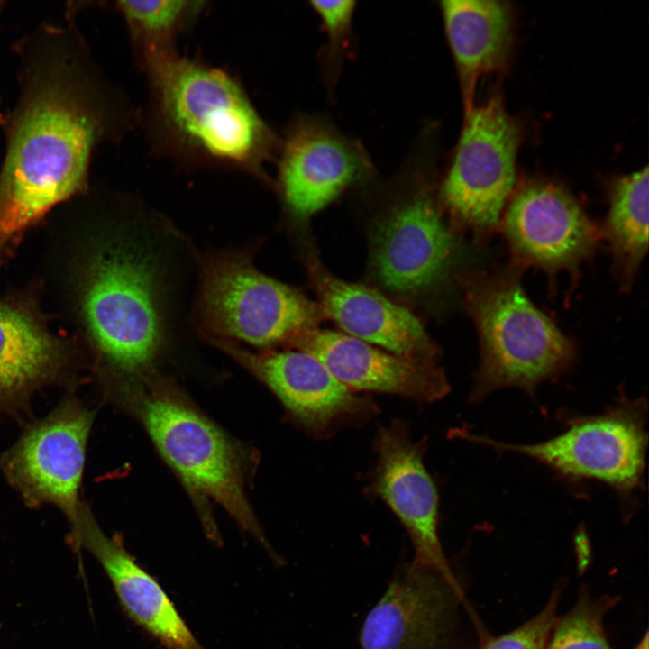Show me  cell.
I'll return each instance as SVG.
<instances>
[{
	"label": "cell",
	"instance_id": "obj_1",
	"mask_svg": "<svg viewBox=\"0 0 649 649\" xmlns=\"http://www.w3.org/2000/svg\"><path fill=\"white\" fill-rule=\"evenodd\" d=\"M8 131L0 177V251L80 190L92 153L137 125L139 108L65 58L34 71Z\"/></svg>",
	"mask_w": 649,
	"mask_h": 649
},
{
	"label": "cell",
	"instance_id": "obj_2",
	"mask_svg": "<svg viewBox=\"0 0 649 649\" xmlns=\"http://www.w3.org/2000/svg\"><path fill=\"white\" fill-rule=\"evenodd\" d=\"M143 74L138 127L152 154L180 169L235 171L272 185L265 168L280 138L236 76L180 53Z\"/></svg>",
	"mask_w": 649,
	"mask_h": 649
},
{
	"label": "cell",
	"instance_id": "obj_3",
	"mask_svg": "<svg viewBox=\"0 0 649 649\" xmlns=\"http://www.w3.org/2000/svg\"><path fill=\"white\" fill-rule=\"evenodd\" d=\"M140 206L87 263L82 312L100 354L117 370L142 374L173 339L169 245L179 234Z\"/></svg>",
	"mask_w": 649,
	"mask_h": 649
},
{
	"label": "cell",
	"instance_id": "obj_4",
	"mask_svg": "<svg viewBox=\"0 0 649 649\" xmlns=\"http://www.w3.org/2000/svg\"><path fill=\"white\" fill-rule=\"evenodd\" d=\"M522 270H469L458 276L464 307L476 326L480 363L471 402L502 388L533 394L545 380L561 375L576 357L574 342L526 295Z\"/></svg>",
	"mask_w": 649,
	"mask_h": 649
},
{
	"label": "cell",
	"instance_id": "obj_5",
	"mask_svg": "<svg viewBox=\"0 0 649 649\" xmlns=\"http://www.w3.org/2000/svg\"><path fill=\"white\" fill-rule=\"evenodd\" d=\"M253 244L202 255L191 320L209 341L274 349L324 317L319 304L254 265Z\"/></svg>",
	"mask_w": 649,
	"mask_h": 649
},
{
	"label": "cell",
	"instance_id": "obj_6",
	"mask_svg": "<svg viewBox=\"0 0 649 649\" xmlns=\"http://www.w3.org/2000/svg\"><path fill=\"white\" fill-rule=\"evenodd\" d=\"M141 416L153 443L189 490L220 505L274 561L246 498L236 448L208 419L164 387L144 393Z\"/></svg>",
	"mask_w": 649,
	"mask_h": 649
},
{
	"label": "cell",
	"instance_id": "obj_7",
	"mask_svg": "<svg viewBox=\"0 0 649 649\" xmlns=\"http://www.w3.org/2000/svg\"><path fill=\"white\" fill-rule=\"evenodd\" d=\"M520 140L519 124L499 94L465 111L440 199L452 225L471 232L479 242L497 228L511 197Z\"/></svg>",
	"mask_w": 649,
	"mask_h": 649
},
{
	"label": "cell",
	"instance_id": "obj_8",
	"mask_svg": "<svg viewBox=\"0 0 649 649\" xmlns=\"http://www.w3.org/2000/svg\"><path fill=\"white\" fill-rule=\"evenodd\" d=\"M644 404H618L601 415L581 417L562 434L541 443L515 444L455 429L453 435L519 453L573 480L602 481L626 498L640 485L645 463L647 434Z\"/></svg>",
	"mask_w": 649,
	"mask_h": 649
},
{
	"label": "cell",
	"instance_id": "obj_9",
	"mask_svg": "<svg viewBox=\"0 0 649 649\" xmlns=\"http://www.w3.org/2000/svg\"><path fill=\"white\" fill-rule=\"evenodd\" d=\"M280 399L288 412L310 434L332 435L361 425L377 413L375 403L337 379L315 356L300 350L252 351L225 341H210Z\"/></svg>",
	"mask_w": 649,
	"mask_h": 649
},
{
	"label": "cell",
	"instance_id": "obj_10",
	"mask_svg": "<svg viewBox=\"0 0 649 649\" xmlns=\"http://www.w3.org/2000/svg\"><path fill=\"white\" fill-rule=\"evenodd\" d=\"M425 440L413 438L400 419L379 429L374 439L377 455L369 490L396 515L409 536L411 562L443 577L464 596L442 547L439 536V498L424 463Z\"/></svg>",
	"mask_w": 649,
	"mask_h": 649
},
{
	"label": "cell",
	"instance_id": "obj_11",
	"mask_svg": "<svg viewBox=\"0 0 649 649\" xmlns=\"http://www.w3.org/2000/svg\"><path fill=\"white\" fill-rule=\"evenodd\" d=\"M512 265L535 267L550 277L576 275L594 252L599 232L576 198L547 180H531L511 195L501 224Z\"/></svg>",
	"mask_w": 649,
	"mask_h": 649
},
{
	"label": "cell",
	"instance_id": "obj_12",
	"mask_svg": "<svg viewBox=\"0 0 649 649\" xmlns=\"http://www.w3.org/2000/svg\"><path fill=\"white\" fill-rule=\"evenodd\" d=\"M275 162L281 199L299 218L320 211L372 171L360 143L330 123L308 116L289 123Z\"/></svg>",
	"mask_w": 649,
	"mask_h": 649
},
{
	"label": "cell",
	"instance_id": "obj_13",
	"mask_svg": "<svg viewBox=\"0 0 649 649\" xmlns=\"http://www.w3.org/2000/svg\"><path fill=\"white\" fill-rule=\"evenodd\" d=\"M91 423V414L79 405L62 404L32 426L3 462L8 479L29 503H52L71 523L81 505L78 489Z\"/></svg>",
	"mask_w": 649,
	"mask_h": 649
},
{
	"label": "cell",
	"instance_id": "obj_14",
	"mask_svg": "<svg viewBox=\"0 0 649 649\" xmlns=\"http://www.w3.org/2000/svg\"><path fill=\"white\" fill-rule=\"evenodd\" d=\"M453 238L432 191L421 185L378 223L372 238L374 271L392 292L425 290L447 271L454 252Z\"/></svg>",
	"mask_w": 649,
	"mask_h": 649
},
{
	"label": "cell",
	"instance_id": "obj_15",
	"mask_svg": "<svg viewBox=\"0 0 649 649\" xmlns=\"http://www.w3.org/2000/svg\"><path fill=\"white\" fill-rule=\"evenodd\" d=\"M458 602L465 597L443 577L410 562L365 617L361 648L444 649Z\"/></svg>",
	"mask_w": 649,
	"mask_h": 649
},
{
	"label": "cell",
	"instance_id": "obj_16",
	"mask_svg": "<svg viewBox=\"0 0 649 649\" xmlns=\"http://www.w3.org/2000/svg\"><path fill=\"white\" fill-rule=\"evenodd\" d=\"M288 345L315 356L355 392L388 393L431 403L450 390L438 361L398 355L346 334L312 328L298 333Z\"/></svg>",
	"mask_w": 649,
	"mask_h": 649
},
{
	"label": "cell",
	"instance_id": "obj_17",
	"mask_svg": "<svg viewBox=\"0 0 649 649\" xmlns=\"http://www.w3.org/2000/svg\"><path fill=\"white\" fill-rule=\"evenodd\" d=\"M306 264L324 316L346 334L398 355L439 362L438 348L407 308L369 287L335 277L315 255L309 254Z\"/></svg>",
	"mask_w": 649,
	"mask_h": 649
},
{
	"label": "cell",
	"instance_id": "obj_18",
	"mask_svg": "<svg viewBox=\"0 0 649 649\" xmlns=\"http://www.w3.org/2000/svg\"><path fill=\"white\" fill-rule=\"evenodd\" d=\"M72 526L76 540L103 566L133 620L167 649H204L160 583L133 560L121 542L100 530L85 506L80 505Z\"/></svg>",
	"mask_w": 649,
	"mask_h": 649
},
{
	"label": "cell",
	"instance_id": "obj_19",
	"mask_svg": "<svg viewBox=\"0 0 649 649\" xmlns=\"http://www.w3.org/2000/svg\"><path fill=\"white\" fill-rule=\"evenodd\" d=\"M453 54L465 111L474 105L480 77L500 70L512 47V10L496 0H444L440 3Z\"/></svg>",
	"mask_w": 649,
	"mask_h": 649
},
{
	"label": "cell",
	"instance_id": "obj_20",
	"mask_svg": "<svg viewBox=\"0 0 649 649\" xmlns=\"http://www.w3.org/2000/svg\"><path fill=\"white\" fill-rule=\"evenodd\" d=\"M60 362L57 341L26 311L0 304V398L51 377Z\"/></svg>",
	"mask_w": 649,
	"mask_h": 649
},
{
	"label": "cell",
	"instance_id": "obj_21",
	"mask_svg": "<svg viewBox=\"0 0 649 649\" xmlns=\"http://www.w3.org/2000/svg\"><path fill=\"white\" fill-rule=\"evenodd\" d=\"M201 0L119 1L137 68L143 73L179 54L178 37L206 9Z\"/></svg>",
	"mask_w": 649,
	"mask_h": 649
},
{
	"label": "cell",
	"instance_id": "obj_22",
	"mask_svg": "<svg viewBox=\"0 0 649 649\" xmlns=\"http://www.w3.org/2000/svg\"><path fill=\"white\" fill-rule=\"evenodd\" d=\"M648 167L616 179L602 233L613 259V270L627 290L648 248Z\"/></svg>",
	"mask_w": 649,
	"mask_h": 649
},
{
	"label": "cell",
	"instance_id": "obj_23",
	"mask_svg": "<svg viewBox=\"0 0 649 649\" xmlns=\"http://www.w3.org/2000/svg\"><path fill=\"white\" fill-rule=\"evenodd\" d=\"M618 598H593L583 589L575 605L557 617L545 649H612L604 627L606 614Z\"/></svg>",
	"mask_w": 649,
	"mask_h": 649
},
{
	"label": "cell",
	"instance_id": "obj_24",
	"mask_svg": "<svg viewBox=\"0 0 649 649\" xmlns=\"http://www.w3.org/2000/svg\"><path fill=\"white\" fill-rule=\"evenodd\" d=\"M561 591L557 588L545 607L518 627L498 636L484 637L480 649H545L557 618Z\"/></svg>",
	"mask_w": 649,
	"mask_h": 649
},
{
	"label": "cell",
	"instance_id": "obj_25",
	"mask_svg": "<svg viewBox=\"0 0 649 649\" xmlns=\"http://www.w3.org/2000/svg\"><path fill=\"white\" fill-rule=\"evenodd\" d=\"M312 8L319 15L323 28L328 35L325 55L332 64L339 59L347 48L355 9L354 1H311Z\"/></svg>",
	"mask_w": 649,
	"mask_h": 649
},
{
	"label": "cell",
	"instance_id": "obj_26",
	"mask_svg": "<svg viewBox=\"0 0 649 649\" xmlns=\"http://www.w3.org/2000/svg\"><path fill=\"white\" fill-rule=\"evenodd\" d=\"M634 649H648V635L644 634L641 641L636 644Z\"/></svg>",
	"mask_w": 649,
	"mask_h": 649
}]
</instances>
